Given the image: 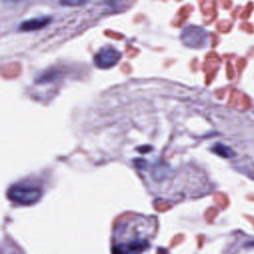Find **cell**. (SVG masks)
<instances>
[{
    "label": "cell",
    "instance_id": "obj_5",
    "mask_svg": "<svg viewBox=\"0 0 254 254\" xmlns=\"http://www.w3.org/2000/svg\"><path fill=\"white\" fill-rule=\"evenodd\" d=\"M51 22L50 17H39V18H34L30 19L28 21L23 22L20 25V30L22 31H36L39 29L44 28Z\"/></svg>",
    "mask_w": 254,
    "mask_h": 254
},
{
    "label": "cell",
    "instance_id": "obj_6",
    "mask_svg": "<svg viewBox=\"0 0 254 254\" xmlns=\"http://www.w3.org/2000/svg\"><path fill=\"white\" fill-rule=\"evenodd\" d=\"M212 152H214L215 154H217V155H219L221 157H224V158H230L233 155L231 150L228 147H226V146H224L222 144H219V143L215 144L212 147Z\"/></svg>",
    "mask_w": 254,
    "mask_h": 254
},
{
    "label": "cell",
    "instance_id": "obj_3",
    "mask_svg": "<svg viewBox=\"0 0 254 254\" xmlns=\"http://www.w3.org/2000/svg\"><path fill=\"white\" fill-rule=\"evenodd\" d=\"M121 58V54L112 47L101 49L94 57L95 64L100 68H108L114 65Z\"/></svg>",
    "mask_w": 254,
    "mask_h": 254
},
{
    "label": "cell",
    "instance_id": "obj_2",
    "mask_svg": "<svg viewBox=\"0 0 254 254\" xmlns=\"http://www.w3.org/2000/svg\"><path fill=\"white\" fill-rule=\"evenodd\" d=\"M41 194V189L30 184L15 185L8 191V196L12 201L25 205L35 203L40 198Z\"/></svg>",
    "mask_w": 254,
    "mask_h": 254
},
{
    "label": "cell",
    "instance_id": "obj_4",
    "mask_svg": "<svg viewBox=\"0 0 254 254\" xmlns=\"http://www.w3.org/2000/svg\"><path fill=\"white\" fill-rule=\"evenodd\" d=\"M182 39L186 45L195 47L199 46L201 43V40L203 39V32L194 27H189L186 29L182 35Z\"/></svg>",
    "mask_w": 254,
    "mask_h": 254
},
{
    "label": "cell",
    "instance_id": "obj_1",
    "mask_svg": "<svg viewBox=\"0 0 254 254\" xmlns=\"http://www.w3.org/2000/svg\"><path fill=\"white\" fill-rule=\"evenodd\" d=\"M151 223L144 218L138 220L134 218L124 225H120L116 230V243L113 251L120 253L142 252L149 247V237L151 235Z\"/></svg>",
    "mask_w": 254,
    "mask_h": 254
},
{
    "label": "cell",
    "instance_id": "obj_7",
    "mask_svg": "<svg viewBox=\"0 0 254 254\" xmlns=\"http://www.w3.org/2000/svg\"><path fill=\"white\" fill-rule=\"evenodd\" d=\"M88 0H60L63 5L65 6H78L86 3Z\"/></svg>",
    "mask_w": 254,
    "mask_h": 254
}]
</instances>
